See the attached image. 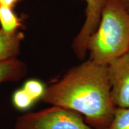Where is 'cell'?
<instances>
[{
    "instance_id": "5",
    "label": "cell",
    "mask_w": 129,
    "mask_h": 129,
    "mask_svg": "<svg viewBox=\"0 0 129 129\" xmlns=\"http://www.w3.org/2000/svg\"><path fill=\"white\" fill-rule=\"evenodd\" d=\"M85 20L81 28L74 39L72 48L77 57L83 60L87 53L90 37L98 28L101 14L108 0H85Z\"/></svg>"
},
{
    "instance_id": "10",
    "label": "cell",
    "mask_w": 129,
    "mask_h": 129,
    "mask_svg": "<svg viewBox=\"0 0 129 129\" xmlns=\"http://www.w3.org/2000/svg\"><path fill=\"white\" fill-rule=\"evenodd\" d=\"M14 106L19 110H26L30 108L35 101L23 88L16 90L13 95Z\"/></svg>"
},
{
    "instance_id": "4",
    "label": "cell",
    "mask_w": 129,
    "mask_h": 129,
    "mask_svg": "<svg viewBox=\"0 0 129 129\" xmlns=\"http://www.w3.org/2000/svg\"><path fill=\"white\" fill-rule=\"evenodd\" d=\"M111 94L118 108H129V51L108 65Z\"/></svg>"
},
{
    "instance_id": "8",
    "label": "cell",
    "mask_w": 129,
    "mask_h": 129,
    "mask_svg": "<svg viewBox=\"0 0 129 129\" xmlns=\"http://www.w3.org/2000/svg\"><path fill=\"white\" fill-rule=\"evenodd\" d=\"M0 25L4 32L13 34L17 32L21 22L12 8L0 6Z\"/></svg>"
},
{
    "instance_id": "11",
    "label": "cell",
    "mask_w": 129,
    "mask_h": 129,
    "mask_svg": "<svg viewBox=\"0 0 129 129\" xmlns=\"http://www.w3.org/2000/svg\"><path fill=\"white\" fill-rule=\"evenodd\" d=\"M44 85L39 80L31 79L25 82L23 88L33 98L35 101L41 99L46 90Z\"/></svg>"
},
{
    "instance_id": "2",
    "label": "cell",
    "mask_w": 129,
    "mask_h": 129,
    "mask_svg": "<svg viewBox=\"0 0 129 129\" xmlns=\"http://www.w3.org/2000/svg\"><path fill=\"white\" fill-rule=\"evenodd\" d=\"M128 51L129 6L122 0H108L88 39V59L108 66Z\"/></svg>"
},
{
    "instance_id": "6",
    "label": "cell",
    "mask_w": 129,
    "mask_h": 129,
    "mask_svg": "<svg viewBox=\"0 0 129 129\" xmlns=\"http://www.w3.org/2000/svg\"><path fill=\"white\" fill-rule=\"evenodd\" d=\"M23 38L21 32L8 34L0 29V62L16 58Z\"/></svg>"
},
{
    "instance_id": "3",
    "label": "cell",
    "mask_w": 129,
    "mask_h": 129,
    "mask_svg": "<svg viewBox=\"0 0 129 129\" xmlns=\"http://www.w3.org/2000/svg\"><path fill=\"white\" fill-rule=\"evenodd\" d=\"M13 129H101L87 124L78 113L51 105L37 112H28L17 118ZM106 129V128H104Z\"/></svg>"
},
{
    "instance_id": "12",
    "label": "cell",
    "mask_w": 129,
    "mask_h": 129,
    "mask_svg": "<svg viewBox=\"0 0 129 129\" xmlns=\"http://www.w3.org/2000/svg\"><path fill=\"white\" fill-rule=\"evenodd\" d=\"M19 0H0V6L13 9Z\"/></svg>"
},
{
    "instance_id": "9",
    "label": "cell",
    "mask_w": 129,
    "mask_h": 129,
    "mask_svg": "<svg viewBox=\"0 0 129 129\" xmlns=\"http://www.w3.org/2000/svg\"><path fill=\"white\" fill-rule=\"evenodd\" d=\"M106 129H129V108H116L112 121Z\"/></svg>"
},
{
    "instance_id": "13",
    "label": "cell",
    "mask_w": 129,
    "mask_h": 129,
    "mask_svg": "<svg viewBox=\"0 0 129 129\" xmlns=\"http://www.w3.org/2000/svg\"><path fill=\"white\" fill-rule=\"evenodd\" d=\"M122 1H123L124 2H125L127 4H128L129 6V0H122Z\"/></svg>"
},
{
    "instance_id": "7",
    "label": "cell",
    "mask_w": 129,
    "mask_h": 129,
    "mask_svg": "<svg viewBox=\"0 0 129 129\" xmlns=\"http://www.w3.org/2000/svg\"><path fill=\"white\" fill-rule=\"evenodd\" d=\"M26 72V64L17 58L0 62V84L20 80Z\"/></svg>"
},
{
    "instance_id": "1",
    "label": "cell",
    "mask_w": 129,
    "mask_h": 129,
    "mask_svg": "<svg viewBox=\"0 0 129 129\" xmlns=\"http://www.w3.org/2000/svg\"><path fill=\"white\" fill-rule=\"evenodd\" d=\"M41 99L81 114L97 128H107L116 109L108 66L90 59L69 69L62 78L46 87Z\"/></svg>"
}]
</instances>
